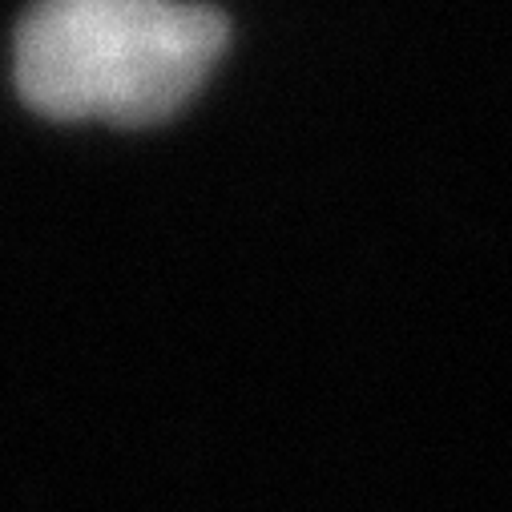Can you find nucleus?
Returning a JSON list of instances; mask_svg holds the SVG:
<instances>
[{
    "instance_id": "nucleus-1",
    "label": "nucleus",
    "mask_w": 512,
    "mask_h": 512,
    "mask_svg": "<svg viewBox=\"0 0 512 512\" xmlns=\"http://www.w3.org/2000/svg\"><path fill=\"white\" fill-rule=\"evenodd\" d=\"M230 41V21L190 0H45L13 41L21 97L49 117L154 125L178 113Z\"/></svg>"
}]
</instances>
